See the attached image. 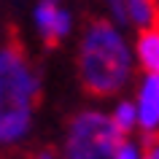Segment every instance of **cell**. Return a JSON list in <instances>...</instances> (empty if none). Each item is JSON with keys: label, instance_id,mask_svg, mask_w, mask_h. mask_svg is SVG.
I'll list each match as a JSON object with an SVG mask.
<instances>
[{"label": "cell", "instance_id": "cell-1", "mask_svg": "<svg viewBox=\"0 0 159 159\" xmlns=\"http://www.w3.org/2000/svg\"><path fill=\"white\" fill-rule=\"evenodd\" d=\"M129 78V51L116 27L105 19H92L81 38L78 81L89 97H111Z\"/></svg>", "mask_w": 159, "mask_h": 159}, {"label": "cell", "instance_id": "cell-2", "mask_svg": "<svg viewBox=\"0 0 159 159\" xmlns=\"http://www.w3.org/2000/svg\"><path fill=\"white\" fill-rule=\"evenodd\" d=\"M124 135L113 116L84 111L67 124L65 159H116L119 148L127 143Z\"/></svg>", "mask_w": 159, "mask_h": 159}, {"label": "cell", "instance_id": "cell-3", "mask_svg": "<svg viewBox=\"0 0 159 159\" xmlns=\"http://www.w3.org/2000/svg\"><path fill=\"white\" fill-rule=\"evenodd\" d=\"M41 100V81L30 67L25 43L16 30H8V41L0 49V108L30 111Z\"/></svg>", "mask_w": 159, "mask_h": 159}, {"label": "cell", "instance_id": "cell-4", "mask_svg": "<svg viewBox=\"0 0 159 159\" xmlns=\"http://www.w3.org/2000/svg\"><path fill=\"white\" fill-rule=\"evenodd\" d=\"M35 22H38L41 38L49 49L59 46V41L70 30V16L59 8V0H41V6L35 8Z\"/></svg>", "mask_w": 159, "mask_h": 159}, {"label": "cell", "instance_id": "cell-5", "mask_svg": "<svg viewBox=\"0 0 159 159\" xmlns=\"http://www.w3.org/2000/svg\"><path fill=\"white\" fill-rule=\"evenodd\" d=\"M138 121L143 124L146 132L159 127V75H146V81H143Z\"/></svg>", "mask_w": 159, "mask_h": 159}, {"label": "cell", "instance_id": "cell-6", "mask_svg": "<svg viewBox=\"0 0 159 159\" xmlns=\"http://www.w3.org/2000/svg\"><path fill=\"white\" fill-rule=\"evenodd\" d=\"M30 129V111L0 108V143H14Z\"/></svg>", "mask_w": 159, "mask_h": 159}, {"label": "cell", "instance_id": "cell-7", "mask_svg": "<svg viewBox=\"0 0 159 159\" xmlns=\"http://www.w3.org/2000/svg\"><path fill=\"white\" fill-rule=\"evenodd\" d=\"M138 57L148 75H159V27H146L138 35Z\"/></svg>", "mask_w": 159, "mask_h": 159}, {"label": "cell", "instance_id": "cell-8", "mask_svg": "<svg viewBox=\"0 0 159 159\" xmlns=\"http://www.w3.org/2000/svg\"><path fill=\"white\" fill-rule=\"evenodd\" d=\"M124 14L129 22L146 30V27H159V6L157 0H127Z\"/></svg>", "mask_w": 159, "mask_h": 159}, {"label": "cell", "instance_id": "cell-9", "mask_svg": "<svg viewBox=\"0 0 159 159\" xmlns=\"http://www.w3.org/2000/svg\"><path fill=\"white\" fill-rule=\"evenodd\" d=\"M113 121L119 124L121 132H129V129L135 127V121H138V111H135L129 102H121V105L116 108V113H113Z\"/></svg>", "mask_w": 159, "mask_h": 159}, {"label": "cell", "instance_id": "cell-10", "mask_svg": "<svg viewBox=\"0 0 159 159\" xmlns=\"http://www.w3.org/2000/svg\"><path fill=\"white\" fill-rule=\"evenodd\" d=\"M143 159H159V132L157 129H151V132H146V138H143Z\"/></svg>", "mask_w": 159, "mask_h": 159}, {"label": "cell", "instance_id": "cell-11", "mask_svg": "<svg viewBox=\"0 0 159 159\" xmlns=\"http://www.w3.org/2000/svg\"><path fill=\"white\" fill-rule=\"evenodd\" d=\"M116 159H138V151H135V146H132V143H124V146L119 148Z\"/></svg>", "mask_w": 159, "mask_h": 159}, {"label": "cell", "instance_id": "cell-12", "mask_svg": "<svg viewBox=\"0 0 159 159\" xmlns=\"http://www.w3.org/2000/svg\"><path fill=\"white\" fill-rule=\"evenodd\" d=\"M111 6H113V11H116V16H119V19H127V14H124V3H121V0H111Z\"/></svg>", "mask_w": 159, "mask_h": 159}, {"label": "cell", "instance_id": "cell-13", "mask_svg": "<svg viewBox=\"0 0 159 159\" xmlns=\"http://www.w3.org/2000/svg\"><path fill=\"white\" fill-rule=\"evenodd\" d=\"M35 159H54V157H51L49 151H43V154H38V157H35Z\"/></svg>", "mask_w": 159, "mask_h": 159}]
</instances>
